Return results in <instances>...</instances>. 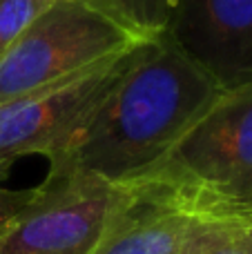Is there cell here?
<instances>
[{"instance_id": "obj_1", "label": "cell", "mask_w": 252, "mask_h": 254, "mask_svg": "<svg viewBox=\"0 0 252 254\" xmlns=\"http://www.w3.org/2000/svg\"><path fill=\"white\" fill-rule=\"evenodd\" d=\"M226 89L168 34L145 38L112 89L52 154L49 174L89 172L132 185Z\"/></svg>"}, {"instance_id": "obj_2", "label": "cell", "mask_w": 252, "mask_h": 254, "mask_svg": "<svg viewBox=\"0 0 252 254\" xmlns=\"http://www.w3.org/2000/svg\"><path fill=\"white\" fill-rule=\"evenodd\" d=\"M129 188L205 221L252 216V80L219 94Z\"/></svg>"}, {"instance_id": "obj_3", "label": "cell", "mask_w": 252, "mask_h": 254, "mask_svg": "<svg viewBox=\"0 0 252 254\" xmlns=\"http://www.w3.org/2000/svg\"><path fill=\"white\" fill-rule=\"evenodd\" d=\"M141 40L83 0H54L0 58V103L83 74Z\"/></svg>"}, {"instance_id": "obj_4", "label": "cell", "mask_w": 252, "mask_h": 254, "mask_svg": "<svg viewBox=\"0 0 252 254\" xmlns=\"http://www.w3.org/2000/svg\"><path fill=\"white\" fill-rule=\"evenodd\" d=\"M132 190L89 172L47 174L0 234V254H94Z\"/></svg>"}, {"instance_id": "obj_5", "label": "cell", "mask_w": 252, "mask_h": 254, "mask_svg": "<svg viewBox=\"0 0 252 254\" xmlns=\"http://www.w3.org/2000/svg\"><path fill=\"white\" fill-rule=\"evenodd\" d=\"M134 47L83 74L0 103V179L18 156L47 158L112 89Z\"/></svg>"}, {"instance_id": "obj_6", "label": "cell", "mask_w": 252, "mask_h": 254, "mask_svg": "<svg viewBox=\"0 0 252 254\" xmlns=\"http://www.w3.org/2000/svg\"><path fill=\"white\" fill-rule=\"evenodd\" d=\"M165 34L221 89L252 80V0H177Z\"/></svg>"}, {"instance_id": "obj_7", "label": "cell", "mask_w": 252, "mask_h": 254, "mask_svg": "<svg viewBox=\"0 0 252 254\" xmlns=\"http://www.w3.org/2000/svg\"><path fill=\"white\" fill-rule=\"evenodd\" d=\"M230 223L199 219L132 190L94 254H194L217 241Z\"/></svg>"}, {"instance_id": "obj_8", "label": "cell", "mask_w": 252, "mask_h": 254, "mask_svg": "<svg viewBox=\"0 0 252 254\" xmlns=\"http://www.w3.org/2000/svg\"><path fill=\"white\" fill-rule=\"evenodd\" d=\"M132 31L138 38H154L168 31L177 0H83Z\"/></svg>"}, {"instance_id": "obj_9", "label": "cell", "mask_w": 252, "mask_h": 254, "mask_svg": "<svg viewBox=\"0 0 252 254\" xmlns=\"http://www.w3.org/2000/svg\"><path fill=\"white\" fill-rule=\"evenodd\" d=\"M54 0H0V58Z\"/></svg>"}, {"instance_id": "obj_10", "label": "cell", "mask_w": 252, "mask_h": 254, "mask_svg": "<svg viewBox=\"0 0 252 254\" xmlns=\"http://www.w3.org/2000/svg\"><path fill=\"white\" fill-rule=\"evenodd\" d=\"M36 188L29 190H9L0 185V234L16 221V216L34 201Z\"/></svg>"}, {"instance_id": "obj_11", "label": "cell", "mask_w": 252, "mask_h": 254, "mask_svg": "<svg viewBox=\"0 0 252 254\" xmlns=\"http://www.w3.org/2000/svg\"><path fill=\"white\" fill-rule=\"evenodd\" d=\"M194 254H252V243L246 239L239 221H232L217 241L196 250Z\"/></svg>"}, {"instance_id": "obj_12", "label": "cell", "mask_w": 252, "mask_h": 254, "mask_svg": "<svg viewBox=\"0 0 252 254\" xmlns=\"http://www.w3.org/2000/svg\"><path fill=\"white\" fill-rule=\"evenodd\" d=\"M239 225H241V230H244L246 239H248V241L252 243V216H246V219H241Z\"/></svg>"}]
</instances>
